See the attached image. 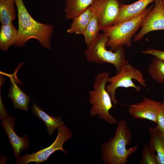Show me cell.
Listing matches in <instances>:
<instances>
[{
	"instance_id": "obj_1",
	"label": "cell",
	"mask_w": 164,
	"mask_h": 164,
	"mask_svg": "<svg viewBox=\"0 0 164 164\" xmlns=\"http://www.w3.org/2000/svg\"><path fill=\"white\" fill-rule=\"evenodd\" d=\"M17 10L18 29L13 46L22 47L30 39H37L42 46L51 48V39L54 32L52 25L39 22L30 15L23 0H15Z\"/></svg>"
},
{
	"instance_id": "obj_2",
	"label": "cell",
	"mask_w": 164,
	"mask_h": 164,
	"mask_svg": "<svg viewBox=\"0 0 164 164\" xmlns=\"http://www.w3.org/2000/svg\"><path fill=\"white\" fill-rule=\"evenodd\" d=\"M132 138L127 121L124 119L120 120L117 123L114 137L100 146L103 163L126 164L128 158L138 149V145L127 148L131 143Z\"/></svg>"
},
{
	"instance_id": "obj_3",
	"label": "cell",
	"mask_w": 164,
	"mask_h": 164,
	"mask_svg": "<svg viewBox=\"0 0 164 164\" xmlns=\"http://www.w3.org/2000/svg\"><path fill=\"white\" fill-rule=\"evenodd\" d=\"M109 75V72H104L98 73L95 77L93 89L89 91V101L91 105L90 115L92 117L97 116L107 123L114 125L118 121L109 112L113 107V103L106 89Z\"/></svg>"
},
{
	"instance_id": "obj_4",
	"label": "cell",
	"mask_w": 164,
	"mask_h": 164,
	"mask_svg": "<svg viewBox=\"0 0 164 164\" xmlns=\"http://www.w3.org/2000/svg\"><path fill=\"white\" fill-rule=\"evenodd\" d=\"M152 5L141 14L131 19L113 25L103 30V33L107 35L108 40L107 47L114 52L119 48L125 45L131 46L132 38L141 27L145 17L153 7Z\"/></svg>"
},
{
	"instance_id": "obj_5",
	"label": "cell",
	"mask_w": 164,
	"mask_h": 164,
	"mask_svg": "<svg viewBox=\"0 0 164 164\" xmlns=\"http://www.w3.org/2000/svg\"><path fill=\"white\" fill-rule=\"evenodd\" d=\"M108 36L104 33L99 34L92 43L84 50V54L87 61L101 64L107 63L114 66L116 73L120 72L124 67L128 63L126 59L123 47L115 51L107 49Z\"/></svg>"
},
{
	"instance_id": "obj_6",
	"label": "cell",
	"mask_w": 164,
	"mask_h": 164,
	"mask_svg": "<svg viewBox=\"0 0 164 164\" xmlns=\"http://www.w3.org/2000/svg\"><path fill=\"white\" fill-rule=\"evenodd\" d=\"M133 79L146 88L147 84L142 72L128 63L125 65L120 72L108 78L107 81L109 84L106 85V89L111 96L113 104L117 105L119 103L115 97L116 91L118 87H132L137 92L141 91V87L136 85L132 80Z\"/></svg>"
},
{
	"instance_id": "obj_7",
	"label": "cell",
	"mask_w": 164,
	"mask_h": 164,
	"mask_svg": "<svg viewBox=\"0 0 164 164\" xmlns=\"http://www.w3.org/2000/svg\"><path fill=\"white\" fill-rule=\"evenodd\" d=\"M57 130L56 137L50 146L35 153L31 154L26 153L23 156H19L17 158L15 163L27 164L33 162L40 163L46 161L52 154L57 150H61L65 154H67V151L63 149V145L66 141L73 137V133L64 124L59 127Z\"/></svg>"
},
{
	"instance_id": "obj_8",
	"label": "cell",
	"mask_w": 164,
	"mask_h": 164,
	"mask_svg": "<svg viewBox=\"0 0 164 164\" xmlns=\"http://www.w3.org/2000/svg\"><path fill=\"white\" fill-rule=\"evenodd\" d=\"M118 0H94L89 7L98 19L101 30L113 25L119 14Z\"/></svg>"
},
{
	"instance_id": "obj_9",
	"label": "cell",
	"mask_w": 164,
	"mask_h": 164,
	"mask_svg": "<svg viewBox=\"0 0 164 164\" xmlns=\"http://www.w3.org/2000/svg\"><path fill=\"white\" fill-rule=\"evenodd\" d=\"M0 104V115L2 125L9 138V142L12 146L15 156L17 158L22 150H25L29 148V140L26 135L21 137L17 135L14 131V118L8 114L1 101Z\"/></svg>"
},
{
	"instance_id": "obj_10",
	"label": "cell",
	"mask_w": 164,
	"mask_h": 164,
	"mask_svg": "<svg viewBox=\"0 0 164 164\" xmlns=\"http://www.w3.org/2000/svg\"><path fill=\"white\" fill-rule=\"evenodd\" d=\"M154 1L155 5L144 19L140 30L134 37V42L140 40L149 32L164 29V5L162 0Z\"/></svg>"
},
{
	"instance_id": "obj_11",
	"label": "cell",
	"mask_w": 164,
	"mask_h": 164,
	"mask_svg": "<svg viewBox=\"0 0 164 164\" xmlns=\"http://www.w3.org/2000/svg\"><path fill=\"white\" fill-rule=\"evenodd\" d=\"M161 103L144 97L142 101L127 106L129 113L135 119H147L157 123L158 111Z\"/></svg>"
},
{
	"instance_id": "obj_12",
	"label": "cell",
	"mask_w": 164,
	"mask_h": 164,
	"mask_svg": "<svg viewBox=\"0 0 164 164\" xmlns=\"http://www.w3.org/2000/svg\"><path fill=\"white\" fill-rule=\"evenodd\" d=\"M155 0H139L128 5L121 3L118 16L114 25L128 20L138 16Z\"/></svg>"
},
{
	"instance_id": "obj_13",
	"label": "cell",
	"mask_w": 164,
	"mask_h": 164,
	"mask_svg": "<svg viewBox=\"0 0 164 164\" xmlns=\"http://www.w3.org/2000/svg\"><path fill=\"white\" fill-rule=\"evenodd\" d=\"M14 75H9L11 85L8 97L12 100L14 108L27 111L30 98L18 86Z\"/></svg>"
},
{
	"instance_id": "obj_14",
	"label": "cell",
	"mask_w": 164,
	"mask_h": 164,
	"mask_svg": "<svg viewBox=\"0 0 164 164\" xmlns=\"http://www.w3.org/2000/svg\"><path fill=\"white\" fill-rule=\"evenodd\" d=\"M148 131L150 135L149 145L156 154L157 164H164V134L159 129L157 126H150Z\"/></svg>"
},
{
	"instance_id": "obj_15",
	"label": "cell",
	"mask_w": 164,
	"mask_h": 164,
	"mask_svg": "<svg viewBox=\"0 0 164 164\" xmlns=\"http://www.w3.org/2000/svg\"><path fill=\"white\" fill-rule=\"evenodd\" d=\"M32 112L35 116L42 120L46 125L47 131L50 135H52L55 131L64 124L60 117H54L49 115L40 106L33 103L32 108Z\"/></svg>"
},
{
	"instance_id": "obj_16",
	"label": "cell",
	"mask_w": 164,
	"mask_h": 164,
	"mask_svg": "<svg viewBox=\"0 0 164 164\" xmlns=\"http://www.w3.org/2000/svg\"><path fill=\"white\" fill-rule=\"evenodd\" d=\"M94 14L90 7H89L83 12L73 18L67 32L83 35Z\"/></svg>"
},
{
	"instance_id": "obj_17",
	"label": "cell",
	"mask_w": 164,
	"mask_h": 164,
	"mask_svg": "<svg viewBox=\"0 0 164 164\" xmlns=\"http://www.w3.org/2000/svg\"><path fill=\"white\" fill-rule=\"evenodd\" d=\"M94 0H66L64 12L67 19H73L84 12Z\"/></svg>"
},
{
	"instance_id": "obj_18",
	"label": "cell",
	"mask_w": 164,
	"mask_h": 164,
	"mask_svg": "<svg viewBox=\"0 0 164 164\" xmlns=\"http://www.w3.org/2000/svg\"><path fill=\"white\" fill-rule=\"evenodd\" d=\"M18 30L11 23L1 25L0 31V48L5 51L13 46L16 39Z\"/></svg>"
},
{
	"instance_id": "obj_19",
	"label": "cell",
	"mask_w": 164,
	"mask_h": 164,
	"mask_svg": "<svg viewBox=\"0 0 164 164\" xmlns=\"http://www.w3.org/2000/svg\"><path fill=\"white\" fill-rule=\"evenodd\" d=\"M15 0H0V21L1 25L12 23L16 16Z\"/></svg>"
},
{
	"instance_id": "obj_20",
	"label": "cell",
	"mask_w": 164,
	"mask_h": 164,
	"mask_svg": "<svg viewBox=\"0 0 164 164\" xmlns=\"http://www.w3.org/2000/svg\"><path fill=\"white\" fill-rule=\"evenodd\" d=\"M100 30L101 29L98 17L96 14H94L83 35L87 47H89L95 40L99 34Z\"/></svg>"
},
{
	"instance_id": "obj_21",
	"label": "cell",
	"mask_w": 164,
	"mask_h": 164,
	"mask_svg": "<svg viewBox=\"0 0 164 164\" xmlns=\"http://www.w3.org/2000/svg\"><path fill=\"white\" fill-rule=\"evenodd\" d=\"M151 77L159 84H164V61L156 57L152 59L148 69Z\"/></svg>"
},
{
	"instance_id": "obj_22",
	"label": "cell",
	"mask_w": 164,
	"mask_h": 164,
	"mask_svg": "<svg viewBox=\"0 0 164 164\" xmlns=\"http://www.w3.org/2000/svg\"><path fill=\"white\" fill-rule=\"evenodd\" d=\"M155 151L149 145L144 144L142 150V157L139 164H157Z\"/></svg>"
},
{
	"instance_id": "obj_23",
	"label": "cell",
	"mask_w": 164,
	"mask_h": 164,
	"mask_svg": "<svg viewBox=\"0 0 164 164\" xmlns=\"http://www.w3.org/2000/svg\"><path fill=\"white\" fill-rule=\"evenodd\" d=\"M157 123L159 130L164 134V97L158 109Z\"/></svg>"
},
{
	"instance_id": "obj_24",
	"label": "cell",
	"mask_w": 164,
	"mask_h": 164,
	"mask_svg": "<svg viewBox=\"0 0 164 164\" xmlns=\"http://www.w3.org/2000/svg\"><path fill=\"white\" fill-rule=\"evenodd\" d=\"M141 53L144 55H150L164 61V51L154 49H148L142 51Z\"/></svg>"
},
{
	"instance_id": "obj_25",
	"label": "cell",
	"mask_w": 164,
	"mask_h": 164,
	"mask_svg": "<svg viewBox=\"0 0 164 164\" xmlns=\"http://www.w3.org/2000/svg\"><path fill=\"white\" fill-rule=\"evenodd\" d=\"M162 3L164 5V0H162Z\"/></svg>"
}]
</instances>
